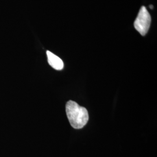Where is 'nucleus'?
Wrapping results in <instances>:
<instances>
[{"label":"nucleus","mask_w":157,"mask_h":157,"mask_svg":"<svg viewBox=\"0 0 157 157\" xmlns=\"http://www.w3.org/2000/svg\"><path fill=\"white\" fill-rule=\"evenodd\" d=\"M151 22V15L144 6L141 7L134 22L135 28L142 36L148 33Z\"/></svg>","instance_id":"f03ea898"},{"label":"nucleus","mask_w":157,"mask_h":157,"mask_svg":"<svg viewBox=\"0 0 157 157\" xmlns=\"http://www.w3.org/2000/svg\"><path fill=\"white\" fill-rule=\"evenodd\" d=\"M47 56L48 58V62L51 67L57 71H61L63 68V62L62 59L56 56L54 54L50 51H47Z\"/></svg>","instance_id":"7ed1b4c3"},{"label":"nucleus","mask_w":157,"mask_h":157,"mask_svg":"<svg viewBox=\"0 0 157 157\" xmlns=\"http://www.w3.org/2000/svg\"><path fill=\"white\" fill-rule=\"evenodd\" d=\"M66 112L69 123L74 129H82L89 121L87 110L75 101L67 102L66 104Z\"/></svg>","instance_id":"f257e3e1"}]
</instances>
